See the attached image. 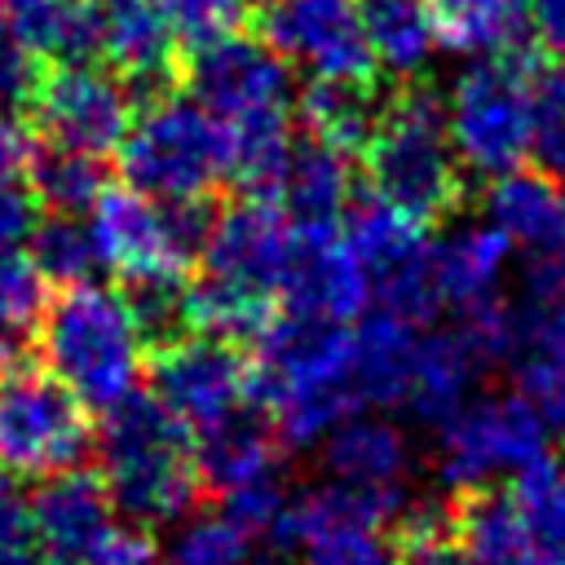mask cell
<instances>
[{
	"label": "cell",
	"mask_w": 565,
	"mask_h": 565,
	"mask_svg": "<svg viewBox=\"0 0 565 565\" xmlns=\"http://www.w3.org/2000/svg\"><path fill=\"white\" fill-rule=\"evenodd\" d=\"M433 433H437V441H433L437 481L455 494H468V490L512 481L530 463L547 459L552 428L512 388V393H472Z\"/></svg>",
	"instance_id": "10"
},
{
	"label": "cell",
	"mask_w": 565,
	"mask_h": 565,
	"mask_svg": "<svg viewBox=\"0 0 565 565\" xmlns=\"http://www.w3.org/2000/svg\"><path fill=\"white\" fill-rule=\"evenodd\" d=\"M322 468L331 481L358 486V490H384L397 494L406 490L415 472V446L402 424L384 415H344L322 441Z\"/></svg>",
	"instance_id": "22"
},
{
	"label": "cell",
	"mask_w": 565,
	"mask_h": 565,
	"mask_svg": "<svg viewBox=\"0 0 565 565\" xmlns=\"http://www.w3.org/2000/svg\"><path fill=\"white\" fill-rule=\"evenodd\" d=\"M0 26L40 66H53L97 53L102 13L79 0H0Z\"/></svg>",
	"instance_id": "26"
},
{
	"label": "cell",
	"mask_w": 565,
	"mask_h": 565,
	"mask_svg": "<svg viewBox=\"0 0 565 565\" xmlns=\"http://www.w3.org/2000/svg\"><path fill=\"white\" fill-rule=\"evenodd\" d=\"M35 154L31 124L13 106H0V185H22L35 168Z\"/></svg>",
	"instance_id": "42"
},
{
	"label": "cell",
	"mask_w": 565,
	"mask_h": 565,
	"mask_svg": "<svg viewBox=\"0 0 565 565\" xmlns=\"http://www.w3.org/2000/svg\"><path fill=\"white\" fill-rule=\"evenodd\" d=\"M150 4L163 18V26L172 31V40L190 44V49L234 35L252 9V0H150Z\"/></svg>",
	"instance_id": "38"
},
{
	"label": "cell",
	"mask_w": 565,
	"mask_h": 565,
	"mask_svg": "<svg viewBox=\"0 0 565 565\" xmlns=\"http://www.w3.org/2000/svg\"><path fill=\"white\" fill-rule=\"evenodd\" d=\"M172 49H177V40L150 0H119L102 13L97 53L128 84H159L172 66Z\"/></svg>",
	"instance_id": "28"
},
{
	"label": "cell",
	"mask_w": 565,
	"mask_h": 565,
	"mask_svg": "<svg viewBox=\"0 0 565 565\" xmlns=\"http://www.w3.org/2000/svg\"><path fill=\"white\" fill-rule=\"evenodd\" d=\"M124 181L168 199V203H203L216 185L234 181V150L225 124L199 106L190 93H154L119 141Z\"/></svg>",
	"instance_id": "7"
},
{
	"label": "cell",
	"mask_w": 565,
	"mask_h": 565,
	"mask_svg": "<svg viewBox=\"0 0 565 565\" xmlns=\"http://www.w3.org/2000/svg\"><path fill=\"white\" fill-rule=\"evenodd\" d=\"M344 238L358 252L380 309H388L415 327H433L446 313L441 296H437V278H433L424 221H415L411 212L371 194L362 203H349Z\"/></svg>",
	"instance_id": "13"
},
{
	"label": "cell",
	"mask_w": 565,
	"mask_h": 565,
	"mask_svg": "<svg viewBox=\"0 0 565 565\" xmlns=\"http://www.w3.org/2000/svg\"><path fill=\"white\" fill-rule=\"evenodd\" d=\"M194 446H199L203 490H212L216 499L260 486V481H274L278 463H282V437L260 406H247V411L221 419L216 428L194 433Z\"/></svg>",
	"instance_id": "23"
},
{
	"label": "cell",
	"mask_w": 565,
	"mask_h": 565,
	"mask_svg": "<svg viewBox=\"0 0 565 565\" xmlns=\"http://www.w3.org/2000/svg\"><path fill=\"white\" fill-rule=\"evenodd\" d=\"M525 26L547 53L565 57V0H525Z\"/></svg>",
	"instance_id": "44"
},
{
	"label": "cell",
	"mask_w": 565,
	"mask_h": 565,
	"mask_svg": "<svg viewBox=\"0 0 565 565\" xmlns=\"http://www.w3.org/2000/svg\"><path fill=\"white\" fill-rule=\"evenodd\" d=\"M424 327L388 313V309H366L349 327V358H353V388L362 406H402L415 371Z\"/></svg>",
	"instance_id": "25"
},
{
	"label": "cell",
	"mask_w": 565,
	"mask_h": 565,
	"mask_svg": "<svg viewBox=\"0 0 565 565\" xmlns=\"http://www.w3.org/2000/svg\"><path fill=\"white\" fill-rule=\"evenodd\" d=\"M154 397L190 428H216L221 419L256 406L252 393V362L238 353L234 340L207 335V331H185L168 335L159 358L150 362Z\"/></svg>",
	"instance_id": "15"
},
{
	"label": "cell",
	"mask_w": 565,
	"mask_h": 565,
	"mask_svg": "<svg viewBox=\"0 0 565 565\" xmlns=\"http://www.w3.org/2000/svg\"><path fill=\"white\" fill-rule=\"evenodd\" d=\"M88 446V406H79L49 371H0V472L53 477L79 468Z\"/></svg>",
	"instance_id": "12"
},
{
	"label": "cell",
	"mask_w": 565,
	"mask_h": 565,
	"mask_svg": "<svg viewBox=\"0 0 565 565\" xmlns=\"http://www.w3.org/2000/svg\"><path fill=\"white\" fill-rule=\"evenodd\" d=\"M256 530L243 525L234 512H190L181 516V530L172 534L163 565H252Z\"/></svg>",
	"instance_id": "33"
},
{
	"label": "cell",
	"mask_w": 565,
	"mask_h": 565,
	"mask_svg": "<svg viewBox=\"0 0 565 565\" xmlns=\"http://www.w3.org/2000/svg\"><path fill=\"white\" fill-rule=\"evenodd\" d=\"M561 468H565V463H561Z\"/></svg>",
	"instance_id": "47"
},
{
	"label": "cell",
	"mask_w": 565,
	"mask_h": 565,
	"mask_svg": "<svg viewBox=\"0 0 565 565\" xmlns=\"http://www.w3.org/2000/svg\"><path fill=\"white\" fill-rule=\"evenodd\" d=\"M49 305V278L22 243H0V335H22Z\"/></svg>",
	"instance_id": "36"
},
{
	"label": "cell",
	"mask_w": 565,
	"mask_h": 565,
	"mask_svg": "<svg viewBox=\"0 0 565 565\" xmlns=\"http://www.w3.org/2000/svg\"><path fill=\"white\" fill-rule=\"evenodd\" d=\"M300 225L269 199L243 194L203 225V247L181 287V327L221 340H252L282 291Z\"/></svg>",
	"instance_id": "1"
},
{
	"label": "cell",
	"mask_w": 565,
	"mask_h": 565,
	"mask_svg": "<svg viewBox=\"0 0 565 565\" xmlns=\"http://www.w3.org/2000/svg\"><path fill=\"white\" fill-rule=\"evenodd\" d=\"M428 13L437 44L463 62L512 53L530 35L525 0H428Z\"/></svg>",
	"instance_id": "29"
},
{
	"label": "cell",
	"mask_w": 565,
	"mask_h": 565,
	"mask_svg": "<svg viewBox=\"0 0 565 565\" xmlns=\"http://www.w3.org/2000/svg\"><path fill=\"white\" fill-rule=\"evenodd\" d=\"M35 75H40V62H35L31 53H22V49L4 35V26H0V106L26 102L31 88H35Z\"/></svg>",
	"instance_id": "43"
},
{
	"label": "cell",
	"mask_w": 565,
	"mask_h": 565,
	"mask_svg": "<svg viewBox=\"0 0 565 565\" xmlns=\"http://www.w3.org/2000/svg\"><path fill=\"white\" fill-rule=\"evenodd\" d=\"M530 159L565 172V62L530 75Z\"/></svg>",
	"instance_id": "37"
},
{
	"label": "cell",
	"mask_w": 565,
	"mask_h": 565,
	"mask_svg": "<svg viewBox=\"0 0 565 565\" xmlns=\"http://www.w3.org/2000/svg\"><path fill=\"white\" fill-rule=\"evenodd\" d=\"M446 137L468 177L494 181L530 159V71L508 53L472 57L441 97Z\"/></svg>",
	"instance_id": "9"
},
{
	"label": "cell",
	"mask_w": 565,
	"mask_h": 565,
	"mask_svg": "<svg viewBox=\"0 0 565 565\" xmlns=\"http://www.w3.org/2000/svg\"><path fill=\"white\" fill-rule=\"evenodd\" d=\"M349 327L274 309V318L252 335V393L282 446H318L344 415L362 411L353 388Z\"/></svg>",
	"instance_id": "4"
},
{
	"label": "cell",
	"mask_w": 565,
	"mask_h": 565,
	"mask_svg": "<svg viewBox=\"0 0 565 565\" xmlns=\"http://www.w3.org/2000/svg\"><path fill=\"white\" fill-rule=\"evenodd\" d=\"M26 102H31L40 137L53 150H75V154H93V159L119 150V141L132 124L128 79L93 57L53 62L49 71L35 75V88Z\"/></svg>",
	"instance_id": "14"
},
{
	"label": "cell",
	"mask_w": 565,
	"mask_h": 565,
	"mask_svg": "<svg viewBox=\"0 0 565 565\" xmlns=\"http://www.w3.org/2000/svg\"><path fill=\"white\" fill-rule=\"evenodd\" d=\"M88 565H159V543H154L150 525L124 516L106 530V539L97 543Z\"/></svg>",
	"instance_id": "41"
},
{
	"label": "cell",
	"mask_w": 565,
	"mask_h": 565,
	"mask_svg": "<svg viewBox=\"0 0 565 565\" xmlns=\"http://www.w3.org/2000/svg\"><path fill=\"white\" fill-rule=\"evenodd\" d=\"M486 366H490V353L463 318H455V327H424L402 411H411L415 424L437 428L446 415H455L472 397V384Z\"/></svg>",
	"instance_id": "21"
},
{
	"label": "cell",
	"mask_w": 565,
	"mask_h": 565,
	"mask_svg": "<svg viewBox=\"0 0 565 565\" xmlns=\"http://www.w3.org/2000/svg\"><path fill=\"white\" fill-rule=\"evenodd\" d=\"M31 190L35 199L49 207V212H62V216H88V207L97 203V194L106 190V177H102V163L93 154H75V150H44L35 154V168H31Z\"/></svg>",
	"instance_id": "34"
},
{
	"label": "cell",
	"mask_w": 565,
	"mask_h": 565,
	"mask_svg": "<svg viewBox=\"0 0 565 565\" xmlns=\"http://www.w3.org/2000/svg\"><path fill=\"white\" fill-rule=\"evenodd\" d=\"M552 260L565 269V172H561V243H556V256Z\"/></svg>",
	"instance_id": "45"
},
{
	"label": "cell",
	"mask_w": 565,
	"mask_h": 565,
	"mask_svg": "<svg viewBox=\"0 0 565 565\" xmlns=\"http://www.w3.org/2000/svg\"><path fill=\"white\" fill-rule=\"evenodd\" d=\"M380 102L371 93V79H309V93L300 97V119L305 132L344 146V150H362L375 119H380Z\"/></svg>",
	"instance_id": "31"
},
{
	"label": "cell",
	"mask_w": 565,
	"mask_h": 565,
	"mask_svg": "<svg viewBox=\"0 0 565 565\" xmlns=\"http://www.w3.org/2000/svg\"><path fill=\"white\" fill-rule=\"evenodd\" d=\"M428 256H433V278H437L441 309H450L455 318L503 300L512 247L481 216L477 221H455L441 234H433Z\"/></svg>",
	"instance_id": "20"
},
{
	"label": "cell",
	"mask_w": 565,
	"mask_h": 565,
	"mask_svg": "<svg viewBox=\"0 0 565 565\" xmlns=\"http://www.w3.org/2000/svg\"><path fill=\"white\" fill-rule=\"evenodd\" d=\"M494 362L543 424L565 433V269L556 260H530L521 296L503 300Z\"/></svg>",
	"instance_id": "11"
},
{
	"label": "cell",
	"mask_w": 565,
	"mask_h": 565,
	"mask_svg": "<svg viewBox=\"0 0 565 565\" xmlns=\"http://www.w3.org/2000/svg\"><path fill=\"white\" fill-rule=\"evenodd\" d=\"M102 415L106 419L93 441L102 459L97 477L110 503L141 525H168L190 516L203 499L194 433L154 393H132Z\"/></svg>",
	"instance_id": "6"
},
{
	"label": "cell",
	"mask_w": 565,
	"mask_h": 565,
	"mask_svg": "<svg viewBox=\"0 0 565 565\" xmlns=\"http://www.w3.org/2000/svg\"><path fill=\"white\" fill-rule=\"evenodd\" d=\"M79 4H88V9H97V13H106L110 4H119V0H79Z\"/></svg>",
	"instance_id": "46"
},
{
	"label": "cell",
	"mask_w": 565,
	"mask_h": 565,
	"mask_svg": "<svg viewBox=\"0 0 565 565\" xmlns=\"http://www.w3.org/2000/svg\"><path fill=\"white\" fill-rule=\"evenodd\" d=\"M459 547L477 561V565H534L530 543H525V525L516 512L512 490H468L450 516Z\"/></svg>",
	"instance_id": "30"
},
{
	"label": "cell",
	"mask_w": 565,
	"mask_h": 565,
	"mask_svg": "<svg viewBox=\"0 0 565 565\" xmlns=\"http://www.w3.org/2000/svg\"><path fill=\"white\" fill-rule=\"evenodd\" d=\"M0 565H44L31 508L9 486H0Z\"/></svg>",
	"instance_id": "40"
},
{
	"label": "cell",
	"mask_w": 565,
	"mask_h": 565,
	"mask_svg": "<svg viewBox=\"0 0 565 565\" xmlns=\"http://www.w3.org/2000/svg\"><path fill=\"white\" fill-rule=\"evenodd\" d=\"M84 221L97 269L132 291L150 335H172L181 327V287L199 265L207 225L194 203H168L124 181L106 185Z\"/></svg>",
	"instance_id": "2"
},
{
	"label": "cell",
	"mask_w": 565,
	"mask_h": 565,
	"mask_svg": "<svg viewBox=\"0 0 565 565\" xmlns=\"http://www.w3.org/2000/svg\"><path fill=\"white\" fill-rule=\"evenodd\" d=\"M353 150L331 146L313 132L291 137L274 181H269V199L300 225V230H327L340 225L349 203H353Z\"/></svg>",
	"instance_id": "19"
},
{
	"label": "cell",
	"mask_w": 565,
	"mask_h": 565,
	"mask_svg": "<svg viewBox=\"0 0 565 565\" xmlns=\"http://www.w3.org/2000/svg\"><path fill=\"white\" fill-rule=\"evenodd\" d=\"M402 530V547H397V565H477L459 539H446V525H441V512L428 508V503H415L402 512L397 521Z\"/></svg>",
	"instance_id": "39"
},
{
	"label": "cell",
	"mask_w": 565,
	"mask_h": 565,
	"mask_svg": "<svg viewBox=\"0 0 565 565\" xmlns=\"http://www.w3.org/2000/svg\"><path fill=\"white\" fill-rule=\"evenodd\" d=\"M190 97L225 124L234 181L252 194H265L291 146V66L265 40H247L234 31L194 49Z\"/></svg>",
	"instance_id": "5"
},
{
	"label": "cell",
	"mask_w": 565,
	"mask_h": 565,
	"mask_svg": "<svg viewBox=\"0 0 565 565\" xmlns=\"http://www.w3.org/2000/svg\"><path fill=\"white\" fill-rule=\"evenodd\" d=\"M287 313L322 318V322H358L371 309V278L349 247V238L327 225V230H300L296 252L278 291Z\"/></svg>",
	"instance_id": "17"
},
{
	"label": "cell",
	"mask_w": 565,
	"mask_h": 565,
	"mask_svg": "<svg viewBox=\"0 0 565 565\" xmlns=\"http://www.w3.org/2000/svg\"><path fill=\"white\" fill-rule=\"evenodd\" d=\"M362 31L371 66L393 79L424 75L441 49L428 0H362Z\"/></svg>",
	"instance_id": "27"
},
{
	"label": "cell",
	"mask_w": 565,
	"mask_h": 565,
	"mask_svg": "<svg viewBox=\"0 0 565 565\" xmlns=\"http://www.w3.org/2000/svg\"><path fill=\"white\" fill-rule=\"evenodd\" d=\"M512 499L534 565H565V468L552 459L530 463L521 477H512Z\"/></svg>",
	"instance_id": "32"
},
{
	"label": "cell",
	"mask_w": 565,
	"mask_h": 565,
	"mask_svg": "<svg viewBox=\"0 0 565 565\" xmlns=\"http://www.w3.org/2000/svg\"><path fill=\"white\" fill-rule=\"evenodd\" d=\"M362 154H366L371 194H380L384 203L411 212L415 221H433L455 207L463 168L446 137L437 97L428 93L393 97L380 110Z\"/></svg>",
	"instance_id": "8"
},
{
	"label": "cell",
	"mask_w": 565,
	"mask_h": 565,
	"mask_svg": "<svg viewBox=\"0 0 565 565\" xmlns=\"http://www.w3.org/2000/svg\"><path fill=\"white\" fill-rule=\"evenodd\" d=\"M260 40L309 79H371L362 0H265Z\"/></svg>",
	"instance_id": "16"
},
{
	"label": "cell",
	"mask_w": 565,
	"mask_h": 565,
	"mask_svg": "<svg viewBox=\"0 0 565 565\" xmlns=\"http://www.w3.org/2000/svg\"><path fill=\"white\" fill-rule=\"evenodd\" d=\"M26 508L44 565H88L106 530L119 521L102 477L88 468H66L44 477V486Z\"/></svg>",
	"instance_id": "18"
},
{
	"label": "cell",
	"mask_w": 565,
	"mask_h": 565,
	"mask_svg": "<svg viewBox=\"0 0 565 565\" xmlns=\"http://www.w3.org/2000/svg\"><path fill=\"white\" fill-rule=\"evenodd\" d=\"M481 221L503 234V243L530 260H552L561 243V185L552 172L512 168L486 181Z\"/></svg>",
	"instance_id": "24"
},
{
	"label": "cell",
	"mask_w": 565,
	"mask_h": 565,
	"mask_svg": "<svg viewBox=\"0 0 565 565\" xmlns=\"http://www.w3.org/2000/svg\"><path fill=\"white\" fill-rule=\"evenodd\" d=\"M44 371L88 411H110L141 393L150 362V327L132 291L84 278L66 282L40 313Z\"/></svg>",
	"instance_id": "3"
},
{
	"label": "cell",
	"mask_w": 565,
	"mask_h": 565,
	"mask_svg": "<svg viewBox=\"0 0 565 565\" xmlns=\"http://www.w3.org/2000/svg\"><path fill=\"white\" fill-rule=\"evenodd\" d=\"M26 252L40 265V274L49 282H62V287L66 282H84L97 269V252H93V238H88V221L84 216L49 212L44 221L31 225Z\"/></svg>",
	"instance_id": "35"
}]
</instances>
